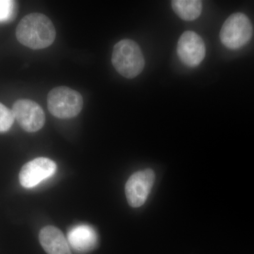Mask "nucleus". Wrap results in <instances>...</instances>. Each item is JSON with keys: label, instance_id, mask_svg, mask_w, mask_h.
Segmentation results:
<instances>
[{"label": "nucleus", "instance_id": "nucleus-12", "mask_svg": "<svg viewBox=\"0 0 254 254\" xmlns=\"http://www.w3.org/2000/svg\"><path fill=\"white\" fill-rule=\"evenodd\" d=\"M14 116L12 110L6 108L0 103V132H5L10 129L14 123Z\"/></svg>", "mask_w": 254, "mask_h": 254}, {"label": "nucleus", "instance_id": "nucleus-6", "mask_svg": "<svg viewBox=\"0 0 254 254\" xmlns=\"http://www.w3.org/2000/svg\"><path fill=\"white\" fill-rule=\"evenodd\" d=\"M11 110L15 120L24 131L30 133L39 131L46 123V115L43 108L33 100H18Z\"/></svg>", "mask_w": 254, "mask_h": 254}, {"label": "nucleus", "instance_id": "nucleus-7", "mask_svg": "<svg viewBox=\"0 0 254 254\" xmlns=\"http://www.w3.org/2000/svg\"><path fill=\"white\" fill-rule=\"evenodd\" d=\"M177 52L180 61L184 64L190 67H195L204 59V42L195 32H185L179 39Z\"/></svg>", "mask_w": 254, "mask_h": 254}, {"label": "nucleus", "instance_id": "nucleus-13", "mask_svg": "<svg viewBox=\"0 0 254 254\" xmlns=\"http://www.w3.org/2000/svg\"><path fill=\"white\" fill-rule=\"evenodd\" d=\"M14 1H0V22L9 19L14 11Z\"/></svg>", "mask_w": 254, "mask_h": 254}, {"label": "nucleus", "instance_id": "nucleus-3", "mask_svg": "<svg viewBox=\"0 0 254 254\" xmlns=\"http://www.w3.org/2000/svg\"><path fill=\"white\" fill-rule=\"evenodd\" d=\"M83 107V97L68 87H57L48 95V110L57 118H74L81 113Z\"/></svg>", "mask_w": 254, "mask_h": 254}, {"label": "nucleus", "instance_id": "nucleus-10", "mask_svg": "<svg viewBox=\"0 0 254 254\" xmlns=\"http://www.w3.org/2000/svg\"><path fill=\"white\" fill-rule=\"evenodd\" d=\"M40 243L48 254H71L68 241L59 229L43 227L39 234Z\"/></svg>", "mask_w": 254, "mask_h": 254}, {"label": "nucleus", "instance_id": "nucleus-2", "mask_svg": "<svg viewBox=\"0 0 254 254\" xmlns=\"http://www.w3.org/2000/svg\"><path fill=\"white\" fill-rule=\"evenodd\" d=\"M112 63L119 73L127 78H133L142 72L145 60L136 42L125 39L114 46Z\"/></svg>", "mask_w": 254, "mask_h": 254}, {"label": "nucleus", "instance_id": "nucleus-5", "mask_svg": "<svg viewBox=\"0 0 254 254\" xmlns=\"http://www.w3.org/2000/svg\"><path fill=\"white\" fill-rule=\"evenodd\" d=\"M154 171L145 169L133 173L125 185V193L128 204L138 208L144 204L155 182Z\"/></svg>", "mask_w": 254, "mask_h": 254}, {"label": "nucleus", "instance_id": "nucleus-8", "mask_svg": "<svg viewBox=\"0 0 254 254\" xmlns=\"http://www.w3.org/2000/svg\"><path fill=\"white\" fill-rule=\"evenodd\" d=\"M57 171V165L49 158H38L25 164L19 173V182L24 188H33Z\"/></svg>", "mask_w": 254, "mask_h": 254}, {"label": "nucleus", "instance_id": "nucleus-11", "mask_svg": "<svg viewBox=\"0 0 254 254\" xmlns=\"http://www.w3.org/2000/svg\"><path fill=\"white\" fill-rule=\"evenodd\" d=\"M174 11L185 21H193L199 17L203 9L199 0H174L172 1Z\"/></svg>", "mask_w": 254, "mask_h": 254}, {"label": "nucleus", "instance_id": "nucleus-4", "mask_svg": "<svg viewBox=\"0 0 254 254\" xmlns=\"http://www.w3.org/2000/svg\"><path fill=\"white\" fill-rule=\"evenodd\" d=\"M253 26L250 18L242 13H235L227 18L220 30L222 44L231 50L240 49L250 41Z\"/></svg>", "mask_w": 254, "mask_h": 254}, {"label": "nucleus", "instance_id": "nucleus-1", "mask_svg": "<svg viewBox=\"0 0 254 254\" xmlns=\"http://www.w3.org/2000/svg\"><path fill=\"white\" fill-rule=\"evenodd\" d=\"M18 42L33 50L44 49L53 44L56 31L51 20L43 14L26 15L18 23L16 30Z\"/></svg>", "mask_w": 254, "mask_h": 254}, {"label": "nucleus", "instance_id": "nucleus-9", "mask_svg": "<svg viewBox=\"0 0 254 254\" xmlns=\"http://www.w3.org/2000/svg\"><path fill=\"white\" fill-rule=\"evenodd\" d=\"M68 245L79 253H87L94 250L98 242V235L94 229L88 225L73 227L67 235Z\"/></svg>", "mask_w": 254, "mask_h": 254}]
</instances>
